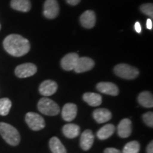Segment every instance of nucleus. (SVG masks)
<instances>
[{"label": "nucleus", "instance_id": "1", "mask_svg": "<svg viewBox=\"0 0 153 153\" xmlns=\"http://www.w3.org/2000/svg\"><path fill=\"white\" fill-rule=\"evenodd\" d=\"M3 46L9 54L14 57H22L27 54L30 48L29 41L18 34H11L6 37Z\"/></svg>", "mask_w": 153, "mask_h": 153}, {"label": "nucleus", "instance_id": "2", "mask_svg": "<svg viewBox=\"0 0 153 153\" xmlns=\"http://www.w3.org/2000/svg\"><path fill=\"white\" fill-rule=\"evenodd\" d=\"M0 135L6 142L12 146L18 145L20 143L21 137L19 131L10 124L0 123Z\"/></svg>", "mask_w": 153, "mask_h": 153}, {"label": "nucleus", "instance_id": "3", "mask_svg": "<svg viewBox=\"0 0 153 153\" xmlns=\"http://www.w3.org/2000/svg\"><path fill=\"white\" fill-rule=\"evenodd\" d=\"M38 109L47 116H56L60 113V107L55 101L46 97L41 99L38 103Z\"/></svg>", "mask_w": 153, "mask_h": 153}, {"label": "nucleus", "instance_id": "4", "mask_svg": "<svg viewBox=\"0 0 153 153\" xmlns=\"http://www.w3.org/2000/svg\"><path fill=\"white\" fill-rule=\"evenodd\" d=\"M114 72L119 77L126 79H134L139 74V70L136 68L124 63L118 64L115 67Z\"/></svg>", "mask_w": 153, "mask_h": 153}, {"label": "nucleus", "instance_id": "5", "mask_svg": "<svg viewBox=\"0 0 153 153\" xmlns=\"http://www.w3.org/2000/svg\"><path fill=\"white\" fill-rule=\"evenodd\" d=\"M25 120L28 127L33 131H38L44 128L45 123L44 118L41 115L34 112H28L25 116Z\"/></svg>", "mask_w": 153, "mask_h": 153}, {"label": "nucleus", "instance_id": "6", "mask_svg": "<svg viewBox=\"0 0 153 153\" xmlns=\"http://www.w3.org/2000/svg\"><path fill=\"white\" fill-rule=\"evenodd\" d=\"M37 72V68L33 63H24L17 66L15 74L19 78H26L34 75Z\"/></svg>", "mask_w": 153, "mask_h": 153}, {"label": "nucleus", "instance_id": "7", "mask_svg": "<svg viewBox=\"0 0 153 153\" xmlns=\"http://www.w3.org/2000/svg\"><path fill=\"white\" fill-rule=\"evenodd\" d=\"M59 5L57 0H46L44 3L43 14L47 19H55L58 16Z\"/></svg>", "mask_w": 153, "mask_h": 153}, {"label": "nucleus", "instance_id": "8", "mask_svg": "<svg viewBox=\"0 0 153 153\" xmlns=\"http://www.w3.org/2000/svg\"><path fill=\"white\" fill-rule=\"evenodd\" d=\"M94 66V62L92 59L87 57H82L78 59L74 70L76 73H82L91 70Z\"/></svg>", "mask_w": 153, "mask_h": 153}, {"label": "nucleus", "instance_id": "9", "mask_svg": "<svg viewBox=\"0 0 153 153\" xmlns=\"http://www.w3.org/2000/svg\"><path fill=\"white\" fill-rule=\"evenodd\" d=\"M57 84L53 80L48 79L42 82L39 87V92L45 97H49L56 92Z\"/></svg>", "mask_w": 153, "mask_h": 153}, {"label": "nucleus", "instance_id": "10", "mask_svg": "<svg viewBox=\"0 0 153 153\" xmlns=\"http://www.w3.org/2000/svg\"><path fill=\"white\" fill-rule=\"evenodd\" d=\"M79 57V55L75 53H69L63 57V58L61 60V67L63 70H67V71L74 70Z\"/></svg>", "mask_w": 153, "mask_h": 153}, {"label": "nucleus", "instance_id": "11", "mask_svg": "<svg viewBox=\"0 0 153 153\" xmlns=\"http://www.w3.org/2000/svg\"><path fill=\"white\" fill-rule=\"evenodd\" d=\"M77 107L72 103H68L64 105L62 110V117L63 120L68 122H71L76 116Z\"/></svg>", "mask_w": 153, "mask_h": 153}, {"label": "nucleus", "instance_id": "12", "mask_svg": "<svg viewBox=\"0 0 153 153\" xmlns=\"http://www.w3.org/2000/svg\"><path fill=\"white\" fill-rule=\"evenodd\" d=\"M97 89L101 93L111 96H117L119 93L118 87L112 82H99Z\"/></svg>", "mask_w": 153, "mask_h": 153}, {"label": "nucleus", "instance_id": "13", "mask_svg": "<svg viewBox=\"0 0 153 153\" xmlns=\"http://www.w3.org/2000/svg\"><path fill=\"white\" fill-rule=\"evenodd\" d=\"M118 135L122 138L129 137L132 133V122L128 118H124L120 122L117 128Z\"/></svg>", "mask_w": 153, "mask_h": 153}, {"label": "nucleus", "instance_id": "14", "mask_svg": "<svg viewBox=\"0 0 153 153\" xmlns=\"http://www.w3.org/2000/svg\"><path fill=\"white\" fill-rule=\"evenodd\" d=\"M94 137L91 130H85L80 137V147L82 150H89L92 147Z\"/></svg>", "mask_w": 153, "mask_h": 153}, {"label": "nucleus", "instance_id": "15", "mask_svg": "<svg viewBox=\"0 0 153 153\" xmlns=\"http://www.w3.org/2000/svg\"><path fill=\"white\" fill-rule=\"evenodd\" d=\"M80 23L86 28H91L95 26L96 15L93 11L87 10L80 16Z\"/></svg>", "mask_w": 153, "mask_h": 153}, {"label": "nucleus", "instance_id": "16", "mask_svg": "<svg viewBox=\"0 0 153 153\" xmlns=\"http://www.w3.org/2000/svg\"><path fill=\"white\" fill-rule=\"evenodd\" d=\"M93 117L98 123H104L111 119L112 114L106 108H97L93 112Z\"/></svg>", "mask_w": 153, "mask_h": 153}, {"label": "nucleus", "instance_id": "17", "mask_svg": "<svg viewBox=\"0 0 153 153\" xmlns=\"http://www.w3.org/2000/svg\"><path fill=\"white\" fill-rule=\"evenodd\" d=\"M62 133L68 138H74L80 133V127L74 123H68L63 126Z\"/></svg>", "mask_w": 153, "mask_h": 153}, {"label": "nucleus", "instance_id": "18", "mask_svg": "<svg viewBox=\"0 0 153 153\" xmlns=\"http://www.w3.org/2000/svg\"><path fill=\"white\" fill-rule=\"evenodd\" d=\"M83 99L91 106H99L102 102V97L99 94L87 92L83 95Z\"/></svg>", "mask_w": 153, "mask_h": 153}, {"label": "nucleus", "instance_id": "19", "mask_svg": "<svg viewBox=\"0 0 153 153\" xmlns=\"http://www.w3.org/2000/svg\"><path fill=\"white\" fill-rule=\"evenodd\" d=\"M139 104L145 108H152L153 97L152 94L149 91H145L141 92L137 97Z\"/></svg>", "mask_w": 153, "mask_h": 153}, {"label": "nucleus", "instance_id": "20", "mask_svg": "<svg viewBox=\"0 0 153 153\" xmlns=\"http://www.w3.org/2000/svg\"><path fill=\"white\" fill-rule=\"evenodd\" d=\"M11 7L15 10L27 12L31 8L29 0H11Z\"/></svg>", "mask_w": 153, "mask_h": 153}, {"label": "nucleus", "instance_id": "21", "mask_svg": "<svg viewBox=\"0 0 153 153\" xmlns=\"http://www.w3.org/2000/svg\"><path fill=\"white\" fill-rule=\"evenodd\" d=\"M116 130L115 126L113 124H107L101 128L97 132V137L100 140H106L114 134Z\"/></svg>", "mask_w": 153, "mask_h": 153}, {"label": "nucleus", "instance_id": "22", "mask_svg": "<svg viewBox=\"0 0 153 153\" xmlns=\"http://www.w3.org/2000/svg\"><path fill=\"white\" fill-rule=\"evenodd\" d=\"M49 145L53 153H67L65 146L57 137H53L50 140Z\"/></svg>", "mask_w": 153, "mask_h": 153}, {"label": "nucleus", "instance_id": "23", "mask_svg": "<svg viewBox=\"0 0 153 153\" xmlns=\"http://www.w3.org/2000/svg\"><path fill=\"white\" fill-rule=\"evenodd\" d=\"M11 108V101L8 98L0 99V115L7 116Z\"/></svg>", "mask_w": 153, "mask_h": 153}, {"label": "nucleus", "instance_id": "24", "mask_svg": "<svg viewBox=\"0 0 153 153\" xmlns=\"http://www.w3.org/2000/svg\"><path fill=\"white\" fill-rule=\"evenodd\" d=\"M140 146L137 141H131L124 146L122 153H139Z\"/></svg>", "mask_w": 153, "mask_h": 153}, {"label": "nucleus", "instance_id": "25", "mask_svg": "<svg viewBox=\"0 0 153 153\" xmlns=\"http://www.w3.org/2000/svg\"><path fill=\"white\" fill-rule=\"evenodd\" d=\"M140 9L142 11L143 14H145L147 16H150L152 18L153 16V6L152 4L148 3V4H142L140 7Z\"/></svg>", "mask_w": 153, "mask_h": 153}, {"label": "nucleus", "instance_id": "26", "mask_svg": "<svg viewBox=\"0 0 153 153\" xmlns=\"http://www.w3.org/2000/svg\"><path fill=\"white\" fill-rule=\"evenodd\" d=\"M143 119L144 123L149 127H153V113L147 112L143 116Z\"/></svg>", "mask_w": 153, "mask_h": 153}, {"label": "nucleus", "instance_id": "27", "mask_svg": "<svg viewBox=\"0 0 153 153\" xmlns=\"http://www.w3.org/2000/svg\"><path fill=\"white\" fill-rule=\"evenodd\" d=\"M104 153H122V152L119 150H118V149L114 148H108L105 149Z\"/></svg>", "mask_w": 153, "mask_h": 153}, {"label": "nucleus", "instance_id": "28", "mask_svg": "<svg viewBox=\"0 0 153 153\" xmlns=\"http://www.w3.org/2000/svg\"><path fill=\"white\" fill-rule=\"evenodd\" d=\"M147 153H153V143L152 141L149 143L147 147Z\"/></svg>", "mask_w": 153, "mask_h": 153}, {"label": "nucleus", "instance_id": "29", "mask_svg": "<svg viewBox=\"0 0 153 153\" xmlns=\"http://www.w3.org/2000/svg\"><path fill=\"white\" fill-rule=\"evenodd\" d=\"M66 1H67V2H68L70 5L74 6V5L78 4L79 3V1H81V0H66Z\"/></svg>", "mask_w": 153, "mask_h": 153}, {"label": "nucleus", "instance_id": "30", "mask_svg": "<svg viewBox=\"0 0 153 153\" xmlns=\"http://www.w3.org/2000/svg\"><path fill=\"white\" fill-rule=\"evenodd\" d=\"M135 30L137 33H140L141 32V25L139 22H136L135 24Z\"/></svg>", "mask_w": 153, "mask_h": 153}, {"label": "nucleus", "instance_id": "31", "mask_svg": "<svg viewBox=\"0 0 153 153\" xmlns=\"http://www.w3.org/2000/svg\"><path fill=\"white\" fill-rule=\"evenodd\" d=\"M147 28H148V29L150 30H152V19H148V20H147Z\"/></svg>", "mask_w": 153, "mask_h": 153}, {"label": "nucleus", "instance_id": "32", "mask_svg": "<svg viewBox=\"0 0 153 153\" xmlns=\"http://www.w3.org/2000/svg\"><path fill=\"white\" fill-rule=\"evenodd\" d=\"M0 30H1V24H0Z\"/></svg>", "mask_w": 153, "mask_h": 153}]
</instances>
